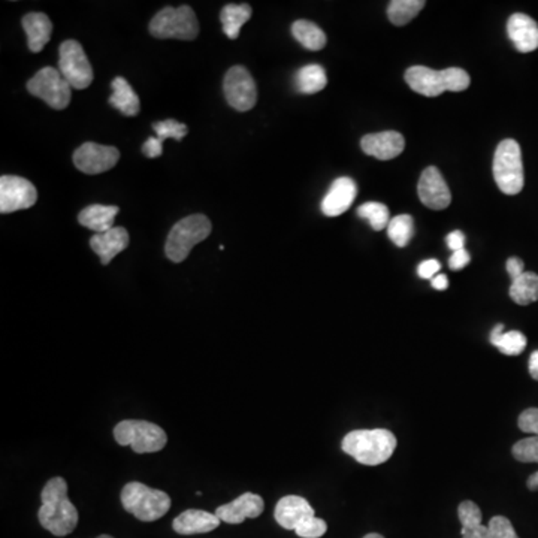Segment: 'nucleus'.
<instances>
[{"label": "nucleus", "mask_w": 538, "mask_h": 538, "mask_svg": "<svg viewBox=\"0 0 538 538\" xmlns=\"http://www.w3.org/2000/svg\"><path fill=\"white\" fill-rule=\"evenodd\" d=\"M40 506L38 517L42 526L56 537H65L78 525V510L67 498V483L63 477H53L40 492Z\"/></svg>", "instance_id": "nucleus-1"}, {"label": "nucleus", "mask_w": 538, "mask_h": 538, "mask_svg": "<svg viewBox=\"0 0 538 538\" xmlns=\"http://www.w3.org/2000/svg\"><path fill=\"white\" fill-rule=\"evenodd\" d=\"M343 452L362 465L376 466L389 461L396 448V437L389 430H356L345 435Z\"/></svg>", "instance_id": "nucleus-2"}, {"label": "nucleus", "mask_w": 538, "mask_h": 538, "mask_svg": "<svg viewBox=\"0 0 538 538\" xmlns=\"http://www.w3.org/2000/svg\"><path fill=\"white\" fill-rule=\"evenodd\" d=\"M121 504L141 522H154L169 511L170 498L163 490L130 482L121 490Z\"/></svg>", "instance_id": "nucleus-3"}, {"label": "nucleus", "mask_w": 538, "mask_h": 538, "mask_svg": "<svg viewBox=\"0 0 538 538\" xmlns=\"http://www.w3.org/2000/svg\"><path fill=\"white\" fill-rule=\"evenodd\" d=\"M493 178L506 195H517L525 184L524 163L520 145L515 139H504L493 156Z\"/></svg>", "instance_id": "nucleus-4"}, {"label": "nucleus", "mask_w": 538, "mask_h": 538, "mask_svg": "<svg viewBox=\"0 0 538 538\" xmlns=\"http://www.w3.org/2000/svg\"><path fill=\"white\" fill-rule=\"evenodd\" d=\"M211 221L206 215L193 214L179 220L174 228L170 229L166 239L165 253L168 259L179 264L187 259L193 247L210 237Z\"/></svg>", "instance_id": "nucleus-5"}, {"label": "nucleus", "mask_w": 538, "mask_h": 538, "mask_svg": "<svg viewBox=\"0 0 538 538\" xmlns=\"http://www.w3.org/2000/svg\"><path fill=\"white\" fill-rule=\"evenodd\" d=\"M150 33L159 39L193 40L199 35L196 13L187 4L161 9L150 22Z\"/></svg>", "instance_id": "nucleus-6"}, {"label": "nucleus", "mask_w": 538, "mask_h": 538, "mask_svg": "<svg viewBox=\"0 0 538 538\" xmlns=\"http://www.w3.org/2000/svg\"><path fill=\"white\" fill-rule=\"evenodd\" d=\"M114 438L120 446H130L134 453L161 452L168 443L165 430L147 421H123L114 428Z\"/></svg>", "instance_id": "nucleus-7"}, {"label": "nucleus", "mask_w": 538, "mask_h": 538, "mask_svg": "<svg viewBox=\"0 0 538 538\" xmlns=\"http://www.w3.org/2000/svg\"><path fill=\"white\" fill-rule=\"evenodd\" d=\"M58 71L72 89L85 90L93 82V67L80 42L65 40L58 48Z\"/></svg>", "instance_id": "nucleus-8"}, {"label": "nucleus", "mask_w": 538, "mask_h": 538, "mask_svg": "<svg viewBox=\"0 0 538 538\" xmlns=\"http://www.w3.org/2000/svg\"><path fill=\"white\" fill-rule=\"evenodd\" d=\"M27 90L54 109H65L71 102V85L63 78L58 69L51 66L40 69L30 78L27 82Z\"/></svg>", "instance_id": "nucleus-9"}, {"label": "nucleus", "mask_w": 538, "mask_h": 538, "mask_svg": "<svg viewBox=\"0 0 538 538\" xmlns=\"http://www.w3.org/2000/svg\"><path fill=\"white\" fill-rule=\"evenodd\" d=\"M224 96L229 105L239 112L250 111L257 102V87L244 66H233L224 76Z\"/></svg>", "instance_id": "nucleus-10"}, {"label": "nucleus", "mask_w": 538, "mask_h": 538, "mask_svg": "<svg viewBox=\"0 0 538 538\" xmlns=\"http://www.w3.org/2000/svg\"><path fill=\"white\" fill-rule=\"evenodd\" d=\"M38 192L29 179L4 175L0 178V213L9 214L13 211L27 210L35 205Z\"/></svg>", "instance_id": "nucleus-11"}, {"label": "nucleus", "mask_w": 538, "mask_h": 538, "mask_svg": "<svg viewBox=\"0 0 538 538\" xmlns=\"http://www.w3.org/2000/svg\"><path fill=\"white\" fill-rule=\"evenodd\" d=\"M120 159V152L116 147L100 143H85L74 152V165L76 169L89 175L102 174L112 169Z\"/></svg>", "instance_id": "nucleus-12"}, {"label": "nucleus", "mask_w": 538, "mask_h": 538, "mask_svg": "<svg viewBox=\"0 0 538 538\" xmlns=\"http://www.w3.org/2000/svg\"><path fill=\"white\" fill-rule=\"evenodd\" d=\"M417 193L423 205L430 210H446L452 204V193L438 168L430 166L421 172Z\"/></svg>", "instance_id": "nucleus-13"}, {"label": "nucleus", "mask_w": 538, "mask_h": 538, "mask_svg": "<svg viewBox=\"0 0 538 538\" xmlns=\"http://www.w3.org/2000/svg\"><path fill=\"white\" fill-rule=\"evenodd\" d=\"M405 82L412 91L426 98H435L444 91H450L448 69L435 71L426 66H412L405 72Z\"/></svg>", "instance_id": "nucleus-14"}, {"label": "nucleus", "mask_w": 538, "mask_h": 538, "mask_svg": "<svg viewBox=\"0 0 538 538\" xmlns=\"http://www.w3.org/2000/svg\"><path fill=\"white\" fill-rule=\"evenodd\" d=\"M265 510V502L262 497L256 493H242L241 497L233 499L229 504L220 506L215 510V515L224 524H242L246 519H256Z\"/></svg>", "instance_id": "nucleus-15"}, {"label": "nucleus", "mask_w": 538, "mask_h": 538, "mask_svg": "<svg viewBox=\"0 0 538 538\" xmlns=\"http://www.w3.org/2000/svg\"><path fill=\"white\" fill-rule=\"evenodd\" d=\"M360 147L368 156L376 157L378 161H390L404 152L405 139L399 132L386 130L378 134H365L360 141Z\"/></svg>", "instance_id": "nucleus-16"}, {"label": "nucleus", "mask_w": 538, "mask_h": 538, "mask_svg": "<svg viewBox=\"0 0 538 538\" xmlns=\"http://www.w3.org/2000/svg\"><path fill=\"white\" fill-rule=\"evenodd\" d=\"M275 520L282 528L296 531L300 525L314 517V508L305 498L287 495L282 498L273 511Z\"/></svg>", "instance_id": "nucleus-17"}, {"label": "nucleus", "mask_w": 538, "mask_h": 538, "mask_svg": "<svg viewBox=\"0 0 538 538\" xmlns=\"http://www.w3.org/2000/svg\"><path fill=\"white\" fill-rule=\"evenodd\" d=\"M358 195V186L349 177H341L332 183L326 196L323 197L322 213L327 217H338L349 210Z\"/></svg>", "instance_id": "nucleus-18"}, {"label": "nucleus", "mask_w": 538, "mask_h": 538, "mask_svg": "<svg viewBox=\"0 0 538 538\" xmlns=\"http://www.w3.org/2000/svg\"><path fill=\"white\" fill-rule=\"evenodd\" d=\"M507 33L519 53L538 48V24L525 13H513L507 22Z\"/></svg>", "instance_id": "nucleus-19"}, {"label": "nucleus", "mask_w": 538, "mask_h": 538, "mask_svg": "<svg viewBox=\"0 0 538 538\" xmlns=\"http://www.w3.org/2000/svg\"><path fill=\"white\" fill-rule=\"evenodd\" d=\"M129 246V233L125 228H112L105 233H96L90 239L91 250L99 256L100 264L108 265Z\"/></svg>", "instance_id": "nucleus-20"}, {"label": "nucleus", "mask_w": 538, "mask_h": 538, "mask_svg": "<svg viewBox=\"0 0 538 538\" xmlns=\"http://www.w3.org/2000/svg\"><path fill=\"white\" fill-rule=\"evenodd\" d=\"M221 520L215 513L204 510H186L175 517L172 528L175 533L181 535H193V534H205L219 528Z\"/></svg>", "instance_id": "nucleus-21"}, {"label": "nucleus", "mask_w": 538, "mask_h": 538, "mask_svg": "<svg viewBox=\"0 0 538 538\" xmlns=\"http://www.w3.org/2000/svg\"><path fill=\"white\" fill-rule=\"evenodd\" d=\"M22 29L27 35V47L31 53H39L48 44L53 33V22L48 15L42 13H30L22 17Z\"/></svg>", "instance_id": "nucleus-22"}, {"label": "nucleus", "mask_w": 538, "mask_h": 538, "mask_svg": "<svg viewBox=\"0 0 538 538\" xmlns=\"http://www.w3.org/2000/svg\"><path fill=\"white\" fill-rule=\"evenodd\" d=\"M118 206L112 205H90L81 211L78 215V221L90 230L96 233H105L111 230L114 226V220L118 214Z\"/></svg>", "instance_id": "nucleus-23"}, {"label": "nucleus", "mask_w": 538, "mask_h": 538, "mask_svg": "<svg viewBox=\"0 0 538 538\" xmlns=\"http://www.w3.org/2000/svg\"><path fill=\"white\" fill-rule=\"evenodd\" d=\"M111 87L112 94L111 98H109L111 107L118 109L123 116H138L141 105H139L138 94L134 93L132 85H130L125 78L117 76V78H114V81H112Z\"/></svg>", "instance_id": "nucleus-24"}, {"label": "nucleus", "mask_w": 538, "mask_h": 538, "mask_svg": "<svg viewBox=\"0 0 538 538\" xmlns=\"http://www.w3.org/2000/svg\"><path fill=\"white\" fill-rule=\"evenodd\" d=\"M457 516L461 520L462 538H490L489 528L482 524V510L473 501H462L457 508Z\"/></svg>", "instance_id": "nucleus-25"}, {"label": "nucleus", "mask_w": 538, "mask_h": 538, "mask_svg": "<svg viewBox=\"0 0 538 538\" xmlns=\"http://www.w3.org/2000/svg\"><path fill=\"white\" fill-rule=\"evenodd\" d=\"M251 13L253 11L250 4H226L220 13L224 35L228 36L229 39H237L241 27L250 20Z\"/></svg>", "instance_id": "nucleus-26"}, {"label": "nucleus", "mask_w": 538, "mask_h": 538, "mask_svg": "<svg viewBox=\"0 0 538 538\" xmlns=\"http://www.w3.org/2000/svg\"><path fill=\"white\" fill-rule=\"evenodd\" d=\"M295 84L300 93H318L326 87V71L320 65H307L296 72Z\"/></svg>", "instance_id": "nucleus-27"}, {"label": "nucleus", "mask_w": 538, "mask_h": 538, "mask_svg": "<svg viewBox=\"0 0 538 538\" xmlns=\"http://www.w3.org/2000/svg\"><path fill=\"white\" fill-rule=\"evenodd\" d=\"M490 343L502 354L517 356L526 347V336L519 331L504 332V325H497L490 332Z\"/></svg>", "instance_id": "nucleus-28"}, {"label": "nucleus", "mask_w": 538, "mask_h": 538, "mask_svg": "<svg viewBox=\"0 0 538 538\" xmlns=\"http://www.w3.org/2000/svg\"><path fill=\"white\" fill-rule=\"evenodd\" d=\"M291 35L302 47L311 51H318L325 48L326 45V35L325 31L308 20H298L291 26Z\"/></svg>", "instance_id": "nucleus-29"}, {"label": "nucleus", "mask_w": 538, "mask_h": 538, "mask_svg": "<svg viewBox=\"0 0 538 538\" xmlns=\"http://www.w3.org/2000/svg\"><path fill=\"white\" fill-rule=\"evenodd\" d=\"M510 298L517 305H529L538 300V275L525 271L511 282Z\"/></svg>", "instance_id": "nucleus-30"}, {"label": "nucleus", "mask_w": 538, "mask_h": 538, "mask_svg": "<svg viewBox=\"0 0 538 538\" xmlns=\"http://www.w3.org/2000/svg\"><path fill=\"white\" fill-rule=\"evenodd\" d=\"M423 0H394L387 8V17L395 26H405L425 6Z\"/></svg>", "instance_id": "nucleus-31"}, {"label": "nucleus", "mask_w": 538, "mask_h": 538, "mask_svg": "<svg viewBox=\"0 0 538 538\" xmlns=\"http://www.w3.org/2000/svg\"><path fill=\"white\" fill-rule=\"evenodd\" d=\"M414 235V220L412 215L401 214L390 219L387 237L396 247H407Z\"/></svg>", "instance_id": "nucleus-32"}, {"label": "nucleus", "mask_w": 538, "mask_h": 538, "mask_svg": "<svg viewBox=\"0 0 538 538\" xmlns=\"http://www.w3.org/2000/svg\"><path fill=\"white\" fill-rule=\"evenodd\" d=\"M358 215L360 219L368 220L374 230H383L390 223L389 208L380 202H367L359 206Z\"/></svg>", "instance_id": "nucleus-33"}, {"label": "nucleus", "mask_w": 538, "mask_h": 538, "mask_svg": "<svg viewBox=\"0 0 538 538\" xmlns=\"http://www.w3.org/2000/svg\"><path fill=\"white\" fill-rule=\"evenodd\" d=\"M516 461L525 464H538V437L533 435L529 438L520 439L511 448Z\"/></svg>", "instance_id": "nucleus-34"}, {"label": "nucleus", "mask_w": 538, "mask_h": 538, "mask_svg": "<svg viewBox=\"0 0 538 538\" xmlns=\"http://www.w3.org/2000/svg\"><path fill=\"white\" fill-rule=\"evenodd\" d=\"M152 129H154L157 138L161 139V143L169 138L181 141L188 132L187 126L179 123V121L172 120V118L165 121H157V123L152 125Z\"/></svg>", "instance_id": "nucleus-35"}, {"label": "nucleus", "mask_w": 538, "mask_h": 538, "mask_svg": "<svg viewBox=\"0 0 538 538\" xmlns=\"http://www.w3.org/2000/svg\"><path fill=\"white\" fill-rule=\"evenodd\" d=\"M490 538H519L510 520L504 516H495L488 525Z\"/></svg>", "instance_id": "nucleus-36"}, {"label": "nucleus", "mask_w": 538, "mask_h": 538, "mask_svg": "<svg viewBox=\"0 0 538 538\" xmlns=\"http://www.w3.org/2000/svg\"><path fill=\"white\" fill-rule=\"evenodd\" d=\"M327 531V525L325 520L320 517H311L304 524L300 525L299 528L296 529L295 533L300 538H320L325 535Z\"/></svg>", "instance_id": "nucleus-37"}, {"label": "nucleus", "mask_w": 538, "mask_h": 538, "mask_svg": "<svg viewBox=\"0 0 538 538\" xmlns=\"http://www.w3.org/2000/svg\"><path fill=\"white\" fill-rule=\"evenodd\" d=\"M517 425L522 432L538 437V408H528L520 412Z\"/></svg>", "instance_id": "nucleus-38"}, {"label": "nucleus", "mask_w": 538, "mask_h": 538, "mask_svg": "<svg viewBox=\"0 0 538 538\" xmlns=\"http://www.w3.org/2000/svg\"><path fill=\"white\" fill-rule=\"evenodd\" d=\"M439 269H441V264H439L438 260L428 259L423 260V262L417 266V273H419V277L423 278V280H430V278L432 280V278L438 275Z\"/></svg>", "instance_id": "nucleus-39"}, {"label": "nucleus", "mask_w": 538, "mask_h": 538, "mask_svg": "<svg viewBox=\"0 0 538 538\" xmlns=\"http://www.w3.org/2000/svg\"><path fill=\"white\" fill-rule=\"evenodd\" d=\"M143 152L145 156L150 157V159H156V157L163 154V143L157 136L156 138H148L143 143Z\"/></svg>", "instance_id": "nucleus-40"}, {"label": "nucleus", "mask_w": 538, "mask_h": 538, "mask_svg": "<svg viewBox=\"0 0 538 538\" xmlns=\"http://www.w3.org/2000/svg\"><path fill=\"white\" fill-rule=\"evenodd\" d=\"M470 253L464 248V250L455 251L453 253L452 257L448 259V266L453 269V271H461V269L465 268L466 265L470 264Z\"/></svg>", "instance_id": "nucleus-41"}, {"label": "nucleus", "mask_w": 538, "mask_h": 538, "mask_svg": "<svg viewBox=\"0 0 538 538\" xmlns=\"http://www.w3.org/2000/svg\"><path fill=\"white\" fill-rule=\"evenodd\" d=\"M446 242H447V247L450 250L455 253V251L464 250L465 248V235L461 232V230H453V232L448 233L447 238H446Z\"/></svg>", "instance_id": "nucleus-42"}, {"label": "nucleus", "mask_w": 538, "mask_h": 538, "mask_svg": "<svg viewBox=\"0 0 538 538\" xmlns=\"http://www.w3.org/2000/svg\"><path fill=\"white\" fill-rule=\"evenodd\" d=\"M507 273L510 275L511 280L520 277L525 273L524 260H520L519 257H510L507 260Z\"/></svg>", "instance_id": "nucleus-43"}, {"label": "nucleus", "mask_w": 538, "mask_h": 538, "mask_svg": "<svg viewBox=\"0 0 538 538\" xmlns=\"http://www.w3.org/2000/svg\"><path fill=\"white\" fill-rule=\"evenodd\" d=\"M529 374H531L534 380L538 381V350L533 351L529 356Z\"/></svg>", "instance_id": "nucleus-44"}, {"label": "nucleus", "mask_w": 538, "mask_h": 538, "mask_svg": "<svg viewBox=\"0 0 538 538\" xmlns=\"http://www.w3.org/2000/svg\"><path fill=\"white\" fill-rule=\"evenodd\" d=\"M430 284H432L435 291H446L448 287V280L444 273H438L437 277L432 278Z\"/></svg>", "instance_id": "nucleus-45"}, {"label": "nucleus", "mask_w": 538, "mask_h": 538, "mask_svg": "<svg viewBox=\"0 0 538 538\" xmlns=\"http://www.w3.org/2000/svg\"><path fill=\"white\" fill-rule=\"evenodd\" d=\"M526 486H528L529 490H533V492H537L538 490V471L537 473H534L531 477H529L528 482H526Z\"/></svg>", "instance_id": "nucleus-46"}, {"label": "nucleus", "mask_w": 538, "mask_h": 538, "mask_svg": "<svg viewBox=\"0 0 538 538\" xmlns=\"http://www.w3.org/2000/svg\"><path fill=\"white\" fill-rule=\"evenodd\" d=\"M363 538H385V537H383V535H380V534L372 533V534H367V535H365V537H363Z\"/></svg>", "instance_id": "nucleus-47"}, {"label": "nucleus", "mask_w": 538, "mask_h": 538, "mask_svg": "<svg viewBox=\"0 0 538 538\" xmlns=\"http://www.w3.org/2000/svg\"><path fill=\"white\" fill-rule=\"evenodd\" d=\"M96 538H114V537H111V535H107V534H102V535H99V537H96Z\"/></svg>", "instance_id": "nucleus-48"}]
</instances>
